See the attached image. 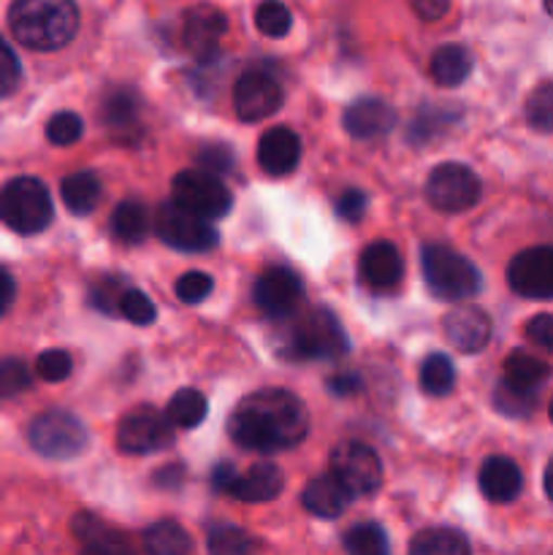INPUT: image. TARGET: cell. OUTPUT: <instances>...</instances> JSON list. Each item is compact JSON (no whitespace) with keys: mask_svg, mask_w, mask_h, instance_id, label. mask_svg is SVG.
<instances>
[{"mask_svg":"<svg viewBox=\"0 0 553 555\" xmlns=\"http://www.w3.org/2000/svg\"><path fill=\"white\" fill-rule=\"evenodd\" d=\"M233 442L255 453H282L298 448L309 434V412L298 396L266 388L239 401L228 417Z\"/></svg>","mask_w":553,"mask_h":555,"instance_id":"cell-1","label":"cell"},{"mask_svg":"<svg viewBox=\"0 0 553 555\" xmlns=\"http://www.w3.org/2000/svg\"><path fill=\"white\" fill-rule=\"evenodd\" d=\"M9 27L22 47L54 52L79 30V9L74 0H11Z\"/></svg>","mask_w":553,"mask_h":555,"instance_id":"cell-2","label":"cell"},{"mask_svg":"<svg viewBox=\"0 0 553 555\" xmlns=\"http://www.w3.org/2000/svg\"><path fill=\"white\" fill-rule=\"evenodd\" d=\"M291 323L280 334V352L293 361H336L347 356L350 341L336 314L325 307L291 314Z\"/></svg>","mask_w":553,"mask_h":555,"instance_id":"cell-3","label":"cell"},{"mask_svg":"<svg viewBox=\"0 0 553 555\" xmlns=\"http://www.w3.org/2000/svg\"><path fill=\"white\" fill-rule=\"evenodd\" d=\"M421 266L428 291L442 301H466L480 293L483 276L477 266L448 244H426Z\"/></svg>","mask_w":553,"mask_h":555,"instance_id":"cell-4","label":"cell"},{"mask_svg":"<svg viewBox=\"0 0 553 555\" xmlns=\"http://www.w3.org/2000/svg\"><path fill=\"white\" fill-rule=\"evenodd\" d=\"M0 220L22 236L47 231L54 220V204L47 184L33 177H16L0 190Z\"/></svg>","mask_w":553,"mask_h":555,"instance_id":"cell-5","label":"cell"},{"mask_svg":"<svg viewBox=\"0 0 553 555\" xmlns=\"http://www.w3.org/2000/svg\"><path fill=\"white\" fill-rule=\"evenodd\" d=\"M27 439H30L33 450L43 459L52 461H68L85 453L90 434H87L85 423L76 415L65 410H49L41 412L36 421L27 428Z\"/></svg>","mask_w":553,"mask_h":555,"instance_id":"cell-6","label":"cell"},{"mask_svg":"<svg viewBox=\"0 0 553 555\" xmlns=\"http://www.w3.org/2000/svg\"><path fill=\"white\" fill-rule=\"evenodd\" d=\"M211 486L239 502L263 504L280 496L285 488V477L274 464H255L247 472H236L233 464H217L211 469Z\"/></svg>","mask_w":553,"mask_h":555,"instance_id":"cell-7","label":"cell"},{"mask_svg":"<svg viewBox=\"0 0 553 555\" xmlns=\"http://www.w3.org/2000/svg\"><path fill=\"white\" fill-rule=\"evenodd\" d=\"M483 184L472 168L461 163H439L426 179V198L434 209L459 215L480 201Z\"/></svg>","mask_w":553,"mask_h":555,"instance_id":"cell-8","label":"cell"},{"mask_svg":"<svg viewBox=\"0 0 553 555\" xmlns=\"http://www.w3.org/2000/svg\"><path fill=\"white\" fill-rule=\"evenodd\" d=\"M171 193L173 204L184 206L188 211L206 217V220L226 217L228 209L233 206V198L226 184L217 179V173L204 171V168H188V171L177 173Z\"/></svg>","mask_w":553,"mask_h":555,"instance_id":"cell-9","label":"cell"},{"mask_svg":"<svg viewBox=\"0 0 553 555\" xmlns=\"http://www.w3.org/2000/svg\"><path fill=\"white\" fill-rule=\"evenodd\" d=\"M155 231L160 242L168 247L179 249V253H209L217 247V231L206 217L193 215L179 204H163L155 215Z\"/></svg>","mask_w":553,"mask_h":555,"instance_id":"cell-10","label":"cell"},{"mask_svg":"<svg viewBox=\"0 0 553 555\" xmlns=\"http://www.w3.org/2000/svg\"><path fill=\"white\" fill-rule=\"evenodd\" d=\"M173 444V423L155 406L128 412L117 428V448L128 455H152Z\"/></svg>","mask_w":553,"mask_h":555,"instance_id":"cell-11","label":"cell"},{"mask_svg":"<svg viewBox=\"0 0 553 555\" xmlns=\"http://www.w3.org/2000/svg\"><path fill=\"white\" fill-rule=\"evenodd\" d=\"M331 475L339 477L352 496H372L383 486V464L363 442H345L331 450Z\"/></svg>","mask_w":553,"mask_h":555,"instance_id":"cell-12","label":"cell"},{"mask_svg":"<svg viewBox=\"0 0 553 555\" xmlns=\"http://www.w3.org/2000/svg\"><path fill=\"white\" fill-rule=\"evenodd\" d=\"M507 282L518 296L531 301L553 298V247H531L515 255L507 266Z\"/></svg>","mask_w":553,"mask_h":555,"instance_id":"cell-13","label":"cell"},{"mask_svg":"<svg viewBox=\"0 0 553 555\" xmlns=\"http://www.w3.org/2000/svg\"><path fill=\"white\" fill-rule=\"evenodd\" d=\"M282 87L274 76L263 70H247L239 76L233 87V108H236L242 122H260L280 112L282 106Z\"/></svg>","mask_w":553,"mask_h":555,"instance_id":"cell-14","label":"cell"},{"mask_svg":"<svg viewBox=\"0 0 553 555\" xmlns=\"http://www.w3.org/2000/svg\"><path fill=\"white\" fill-rule=\"evenodd\" d=\"M304 296V285L293 271L269 269L253 287V301L269 318H291Z\"/></svg>","mask_w":553,"mask_h":555,"instance_id":"cell-15","label":"cell"},{"mask_svg":"<svg viewBox=\"0 0 553 555\" xmlns=\"http://www.w3.org/2000/svg\"><path fill=\"white\" fill-rule=\"evenodd\" d=\"M228 30V20L217 5L198 3L184 14L182 38L190 54L198 60H211L220 49L222 36Z\"/></svg>","mask_w":553,"mask_h":555,"instance_id":"cell-16","label":"cell"},{"mask_svg":"<svg viewBox=\"0 0 553 555\" xmlns=\"http://www.w3.org/2000/svg\"><path fill=\"white\" fill-rule=\"evenodd\" d=\"M442 331L455 350L472 356V352L486 350L491 341V318L480 307L461 304L445 314Z\"/></svg>","mask_w":553,"mask_h":555,"instance_id":"cell-17","label":"cell"},{"mask_svg":"<svg viewBox=\"0 0 553 555\" xmlns=\"http://www.w3.org/2000/svg\"><path fill=\"white\" fill-rule=\"evenodd\" d=\"M358 274L366 287L388 293L404 280V260L390 242H372L369 247H363L361 258H358Z\"/></svg>","mask_w":553,"mask_h":555,"instance_id":"cell-18","label":"cell"},{"mask_svg":"<svg viewBox=\"0 0 553 555\" xmlns=\"http://www.w3.org/2000/svg\"><path fill=\"white\" fill-rule=\"evenodd\" d=\"M342 125H345L347 133L352 139L361 141H374L383 139L385 133H390L396 125V112L394 106H388L380 98H358L356 103L345 108L342 114Z\"/></svg>","mask_w":553,"mask_h":555,"instance_id":"cell-19","label":"cell"},{"mask_svg":"<svg viewBox=\"0 0 553 555\" xmlns=\"http://www.w3.org/2000/svg\"><path fill=\"white\" fill-rule=\"evenodd\" d=\"M301 160V139L291 128H271L260 135L258 163L271 177H287Z\"/></svg>","mask_w":553,"mask_h":555,"instance_id":"cell-20","label":"cell"},{"mask_svg":"<svg viewBox=\"0 0 553 555\" xmlns=\"http://www.w3.org/2000/svg\"><path fill=\"white\" fill-rule=\"evenodd\" d=\"M352 491L339 480L336 475H323L314 477V480L307 482L301 493V504L307 513H312L314 518L334 520L345 513L352 504Z\"/></svg>","mask_w":553,"mask_h":555,"instance_id":"cell-21","label":"cell"},{"mask_svg":"<svg viewBox=\"0 0 553 555\" xmlns=\"http://www.w3.org/2000/svg\"><path fill=\"white\" fill-rule=\"evenodd\" d=\"M520 488H524V475H520L518 464L513 459H507V455H491L480 466V491L488 502H515L520 496Z\"/></svg>","mask_w":553,"mask_h":555,"instance_id":"cell-22","label":"cell"},{"mask_svg":"<svg viewBox=\"0 0 553 555\" xmlns=\"http://www.w3.org/2000/svg\"><path fill=\"white\" fill-rule=\"evenodd\" d=\"M70 531L79 540V545L87 553H101V555H114V553H128L130 545L117 529L106 524V520L95 518L92 513H79L70 524Z\"/></svg>","mask_w":553,"mask_h":555,"instance_id":"cell-23","label":"cell"},{"mask_svg":"<svg viewBox=\"0 0 553 555\" xmlns=\"http://www.w3.org/2000/svg\"><path fill=\"white\" fill-rule=\"evenodd\" d=\"M139 117H141V98L139 92L130 90V87H117V90L108 92L101 103V119L106 122V128L112 130L119 139H130L133 130H139Z\"/></svg>","mask_w":553,"mask_h":555,"instance_id":"cell-24","label":"cell"},{"mask_svg":"<svg viewBox=\"0 0 553 555\" xmlns=\"http://www.w3.org/2000/svg\"><path fill=\"white\" fill-rule=\"evenodd\" d=\"M553 374V369L545 361H540L537 356L526 350L510 352L507 361H504V383L515 390H524V393H540L542 385L548 383V377Z\"/></svg>","mask_w":553,"mask_h":555,"instance_id":"cell-25","label":"cell"},{"mask_svg":"<svg viewBox=\"0 0 553 555\" xmlns=\"http://www.w3.org/2000/svg\"><path fill=\"white\" fill-rule=\"evenodd\" d=\"M428 74H432V79L437 81L439 87L464 85L472 74L470 49L461 47V43H448V47H439L437 52L432 54Z\"/></svg>","mask_w":553,"mask_h":555,"instance_id":"cell-26","label":"cell"},{"mask_svg":"<svg viewBox=\"0 0 553 555\" xmlns=\"http://www.w3.org/2000/svg\"><path fill=\"white\" fill-rule=\"evenodd\" d=\"M60 195H63V204L70 215L76 217L92 215L98 201H101L103 195L101 179H98L92 171H76L63 179V184H60Z\"/></svg>","mask_w":553,"mask_h":555,"instance_id":"cell-27","label":"cell"},{"mask_svg":"<svg viewBox=\"0 0 553 555\" xmlns=\"http://www.w3.org/2000/svg\"><path fill=\"white\" fill-rule=\"evenodd\" d=\"M112 233L123 244H141L150 233V215L139 201H123L112 215Z\"/></svg>","mask_w":553,"mask_h":555,"instance_id":"cell-28","label":"cell"},{"mask_svg":"<svg viewBox=\"0 0 553 555\" xmlns=\"http://www.w3.org/2000/svg\"><path fill=\"white\" fill-rule=\"evenodd\" d=\"M146 551L155 555H184L193 551V540L188 531L173 520H157L144 531Z\"/></svg>","mask_w":553,"mask_h":555,"instance_id":"cell-29","label":"cell"},{"mask_svg":"<svg viewBox=\"0 0 553 555\" xmlns=\"http://www.w3.org/2000/svg\"><path fill=\"white\" fill-rule=\"evenodd\" d=\"M206 410H209V404H206V396L201 390L182 388L171 396L166 415L173 423V428H195L204 423Z\"/></svg>","mask_w":553,"mask_h":555,"instance_id":"cell-30","label":"cell"},{"mask_svg":"<svg viewBox=\"0 0 553 555\" xmlns=\"http://www.w3.org/2000/svg\"><path fill=\"white\" fill-rule=\"evenodd\" d=\"M470 551V540L453 529L421 531V534L410 542V553L415 555H464Z\"/></svg>","mask_w":553,"mask_h":555,"instance_id":"cell-31","label":"cell"},{"mask_svg":"<svg viewBox=\"0 0 553 555\" xmlns=\"http://www.w3.org/2000/svg\"><path fill=\"white\" fill-rule=\"evenodd\" d=\"M421 388L428 396H448L455 388V366L445 352H434L423 361Z\"/></svg>","mask_w":553,"mask_h":555,"instance_id":"cell-32","label":"cell"},{"mask_svg":"<svg viewBox=\"0 0 553 555\" xmlns=\"http://www.w3.org/2000/svg\"><path fill=\"white\" fill-rule=\"evenodd\" d=\"M345 551L350 555H385L390 551L388 534L380 524H358L345 534Z\"/></svg>","mask_w":553,"mask_h":555,"instance_id":"cell-33","label":"cell"},{"mask_svg":"<svg viewBox=\"0 0 553 555\" xmlns=\"http://www.w3.org/2000/svg\"><path fill=\"white\" fill-rule=\"evenodd\" d=\"M206 547L215 555H242L253 553L258 542L247 534V531L236 529V526H215L206 537Z\"/></svg>","mask_w":553,"mask_h":555,"instance_id":"cell-34","label":"cell"},{"mask_svg":"<svg viewBox=\"0 0 553 555\" xmlns=\"http://www.w3.org/2000/svg\"><path fill=\"white\" fill-rule=\"evenodd\" d=\"M255 27L269 38H282L291 33L293 16L282 0H263L255 9Z\"/></svg>","mask_w":553,"mask_h":555,"instance_id":"cell-35","label":"cell"},{"mask_svg":"<svg viewBox=\"0 0 553 555\" xmlns=\"http://www.w3.org/2000/svg\"><path fill=\"white\" fill-rule=\"evenodd\" d=\"M526 119L540 133H553V81L537 87L526 101Z\"/></svg>","mask_w":553,"mask_h":555,"instance_id":"cell-36","label":"cell"},{"mask_svg":"<svg viewBox=\"0 0 553 555\" xmlns=\"http://www.w3.org/2000/svg\"><path fill=\"white\" fill-rule=\"evenodd\" d=\"M537 393H524V390L510 388L507 383H499L493 390V406L507 417H529L535 412Z\"/></svg>","mask_w":553,"mask_h":555,"instance_id":"cell-37","label":"cell"},{"mask_svg":"<svg viewBox=\"0 0 553 555\" xmlns=\"http://www.w3.org/2000/svg\"><path fill=\"white\" fill-rule=\"evenodd\" d=\"M33 385V374L20 358H0V399H14Z\"/></svg>","mask_w":553,"mask_h":555,"instance_id":"cell-38","label":"cell"},{"mask_svg":"<svg viewBox=\"0 0 553 555\" xmlns=\"http://www.w3.org/2000/svg\"><path fill=\"white\" fill-rule=\"evenodd\" d=\"M119 314L125 320H130L133 325H152L155 323L157 309L144 293L136 291V287H125L123 298H119Z\"/></svg>","mask_w":553,"mask_h":555,"instance_id":"cell-39","label":"cell"},{"mask_svg":"<svg viewBox=\"0 0 553 555\" xmlns=\"http://www.w3.org/2000/svg\"><path fill=\"white\" fill-rule=\"evenodd\" d=\"M85 133V122H81L79 114L74 112H60L54 114L47 122V139L52 141L54 146H70L81 139Z\"/></svg>","mask_w":553,"mask_h":555,"instance_id":"cell-40","label":"cell"},{"mask_svg":"<svg viewBox=\"0 0 553 555\" xmlns=\"http://www.w3.org/2000/svg\"><path fill=\"white\" fill-rule=\"evenodd\" d=\"M74 372V361L65 350H47L38 356L36 361V374L47 383H63Z\"/></svg>","mask_w":553,"mask_h":555,"instance_id":"cell-41","label":"cell"},{"mask_svg":"<svg viewBox=\"0 0 553 555\" xmlns=\"http://www.w3.org/2000/svg\"><path fill=\"white\" fill-rule=\"evenodd\" d=\"M22 81V63L16 57L14 49L9 47L3 36H0V98H9L20 90Z\"/></svg>","mask_w":553,"mask_h":555,"instance_id":"cell-42","label":"cell"},{"mask_svg":"<svg viewBox=\"0 0 553 555\" xmlns=\"http://www.w3.org/2000/svg\"><path fill=\"white\" fill-rule=\"evenodd\" d=\"M215 282L204 271H188L177 280V296L182 304H201L211 293Z\"/></svg>","mask_w":553,"mask_h":555,"instance_id":"cell-43","label":"cell"},{"mask_svg":"<svg viewBox=\"0 0 553 555\" xmlns=\"http://www.w3.org/2000/svg\"><path fill=\"white\" fill-rule=\"evenodd\" d=\"M125 285L114 276H103L95 287L90 291V301L95 304L101 312H119V298H123Z\"/></svg>","mask_w":553,"mask_h":555,"instance_id":"cell-44","label":"cell"},{"mask_svg":"<svg viewBox=\"0 0 553 555\" xmlns=\"http://www.w3.org/2000/svg\"><path fill=\"white\" fill-rule=\"evenodd\" d=\"M236 163V155L226 144H209L198 152V166L211 173H228Z\"/></svg>","mask_w":553,"mask_h":555,"instance_id":"cell-45","label":"cell"},{"mask_svg":"<svg viewBox=\"0 0 553 555\" xmlns=\"http://www.w3.org/2000/svg\"><path fill=\"white\" fill-rule=\"evenodd\" d=\"M366 195L361 190H345V193L336 198V215L347 222H358L366 215Z\"/></svg>","mask_w":553,"mask_h":555,"instance_id":"cell-46","label":"cell"},{"mask_svg":"<svg viewBox=\"0 0 553 555\" xmlns=\"http://www.w3.org/2000/svg\"><path fill=\"white\" fill-rule=\"evenodd\" d=\"M526 339H531L542 350L553 352V314H535L526 323Z\"/></svg>","mask_w":553,"mask_h":555,"instance_id":"cell-47","label":"cell"},{"mask_svg":"<svg viewBox=\"0 0 553 555\" xmlns=\"http://www.w3.org/2000/svg\"><path fill=\"white\" fill-rule=\"evenodd\" d=\"M361 388H363V379L352 372L334 374V377L329 379V390L334 396H356L361 393Z\"/></svg>","mask_w":553,"mask_h":555,"instance_id":"cell-48","label":"cell"},{"mask_svg":"<svg viewBox=\"0 0 553 555\" xmlns=\"http://www.w3.org/2000/svg\"><path fill=\"white\" fill-rule=\"evenodd\" d=\"M410 5L421 20L434 22V20H442V16L448 14L450 0H410Z\"/></svg>","mask_w":553,"mask_h":555,"instance_id":"cell-49","label":"cell"},{"mask_svg":"<svg viewBox=\"0 0 553 555\" xmlns=\"http://www.w3.org/2000/svg\"><path fill=\"white\" fill-rule=\"evenodd\" d=\"M14 296H16L14 276H11L9 269H3V266H0V318H3V314L11 309Z\"/></svg>","mask_w":553,"mask_h":555,"instance_id":"cell-50","label":"cell"},{"mask_svg":"<svg viewBox=\"0 0 553 555\" xmlns=\"http://www.w3.org/2000/svg\"><path fill=\"white\" fill-rule=\"evenodd\" d=\"M155 482L163 488H177L179 482H182V466H166V469L155 477Z\"/></svg>","mask_w":553,"mask_h":555,"instance_id":"cell-51","label":"cell"},{"mask_svg":"<svg viewBox=\"0 0 553 555\" xmlns=\"http://www.w3.org/2000/svg\"><path fill=\"white\" fill-rule=\"evenodd\" d=\"M545 493H548V499H551L553 502V459H551V464H548V469H545Z\"/></svg>","mask_w":553,"mask_h":555,"instance_id":"cell-52","label":"cell"},{"mask_svg":"<svg viewBox=\"0 0 553 555\" xmlns=\"http://www.w3.org/2000/svg\"><path fill=\"white\" fill-rule=\"evenodd\" d=\"M545 11L553 16V0H545Z\"/></svg>","mask_w":553,"mask_h":555,"instance_id":"cell-53","label":"cell"},{"mask_svg":"<svg viewBox=\"0 0 553 555\" xmlns=\"http://www.w3.org/2000/svg\"><path fill=\"white\" fill-rule=\"evenodd\" d=\"M551 421H553V401H551Z\"/></svg>","mask_w":553,"mask_h":555,"instance_id":"cell-54","label":"cell"}]
</instances>
